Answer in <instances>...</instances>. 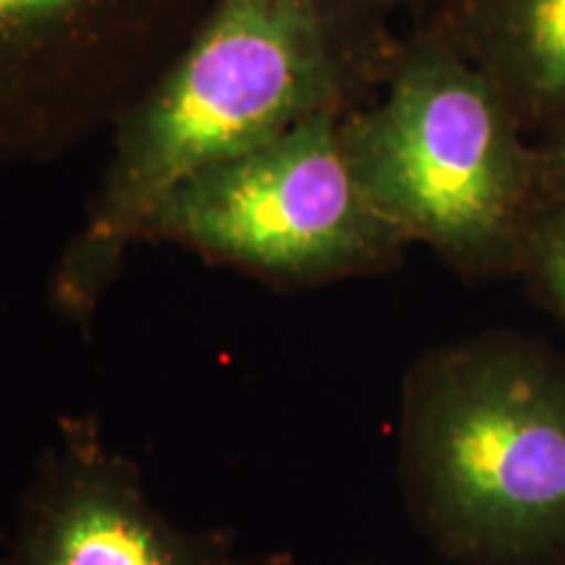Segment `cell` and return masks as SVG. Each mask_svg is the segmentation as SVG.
Here are the masks:
<instances>
[{
    "mask_svg": "<svg viewBox=\"0 0 565 565\" xmlns=\"http://www.w3.org/2000/svg\"><path fill=\"white\" fill-rule=\"evenodd\" d=\"M542 175L553 183V194H565V137L550 152L547 162L542 166Z\"/></svg>",
    "mask_w": 565,
    "mask_h": 565,
    "instance_id": "30bf717a",
    "label": "cell"
},
{
    "mask_svg": "<svg viewBox=\"0 0 565 565\" xmlns=\"http://www.w3.org/2000/svg\"><path fill=\"white\" fill-rule=\"evenodd\" d=\"M398 477L414 526L448 561H561L565 366L513 335L424 353L401 395Z\"/></svg>",
    "mask_w": 565,
    "mask_h": 565,
    "instance_id": "7a4b0ae2",
    "label": "cell"
},
{
    "mask_svg": "<svg viewBox=\"0 0 565 565\" xmlns=\"http://www.w3.org/2000/svg\"><path fill=\"white\" fill-rule=\"evenodd\" d=\"M359 9L370 13L372 19H383L393 11H433V19L454 6L456 0H353Z\"/></svg>",
    "mask_w": 565,
    "mask_h": 565,
    "instance_id": "9c48e42d",
    "label": "cell"
},
{
    "mask_svg": "<svg viewBox=\"0 0 565 565\" xmlns=\"http://www.w3.org/2000/svg\"><path fill=\"white\" fill-rule=\"evenodd\" d=\"M393 53L383 51L380 21L353 0H212L113 129L87 221L51 275L55 312L87 330L150 215L181 181L322 113L351 110Z\"/></svg>",
    "mask_w": 565,
    "mask_h": 565,
    "instance_id": "6da1fadb",
    "label": "cell"
},
{
    "mask_svg": "<svg viewBox=\"0 0 565 565\" xmlns=\"http://www.w3.org/2000/svg\"><path fill=\"white\" fill-rule=\"evenodd\" d=\"M372 103L343 113L349 160L380 215L456 270L524 263L542 166L490 76L429 26L395 47Z\"/></svg>",
    "mask_w": 565,
    "mask_h": 565,
    "instance_id": "3957f363",
    "label": "cell"
},
{
    "mask_svg": "<svg viewBox=\"0 0 565 565\" xmlns=\"http://www.w3.org/2000/svg\"><path fill=\"white\" fill-rule=\"evenodd\" d=\"M341 121L322 113L189 175L141 242L181 246L282 291L391 270L408 242L359 183Z\"/></svg>",
    "mask_w": 565,
    "mask_h": 565,
    "instance_id": "277c9868",
    "label": "cell"
},
{
    "mask_svg": "<svg viewBox=\"0 0 565 565\" xmlns=\"http://www.w3.org/2000/svg\"><path fill=\"white\" fill-rule=\"evenodd\" d=\"M427 26L475 61L519 118L565 108V0H456Z\"/></svg>",
    "mask_w": 565,
    "mask_h": 565,
    "instance_id": "52a82bcc",
    "label": "cell"
},
{
    "mask_svg": "<svg viewBox=\"0 0 565 565\" xmlns=\"http://www.w3.org/2000/svg\"><path fill=\"white\" fill-rule=\"evenodd\" d=\"M0 565H242L228 529L175 526L95 416H61L21 492Z\"/></svg>",
    "mask_w": 565,
    "mask_h": 565,
    "instance_id": "8992f818",
    "label": "cell"
},
{
    "mask_svg": "<svg viewBox=\"0 0 565 565\" xmlns=\"http://www.w3.org/2000/svg\"><path fill=\"white\" fill-rule=\"evenodd\" d=\"M524 265L565 315V194L540 204L524 244Z\"/></svg>",
    "mask_w": 565,
    "mask_h": 565,
    "instance_id": "ba28073f",
    "label": "cell"
},
{
    "mask_svg": "<svg viewBox=\"0 0 565 565\" xmlns=\"http://www.w3.org/2000/svg\"><path fill=\"white\" fill-rule=\"evenodd\" d=\"M212 0H0V171L116 129Z\"/></svg>",
    "mask_w": 565,
    "mask_h": 565,
    "instance_id": "5b68a950",
    "label": "cell"
}]
</instances>
